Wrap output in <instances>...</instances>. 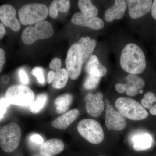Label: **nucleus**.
Here are the masks:
<instances>
[{
    "mask_svg": "<svg viewBox=\"0 0 156 156\" xmlns=\"http://www.w3.org/2000/svg\"><path fill=\"white\" fill-rule=\"evenodd\" d=\"M121 67L130 74H139L146 67L145 56L139 46L129 44L124 48L120 58Z\"/></svg>",
    "mask_w": 156,
    "mask_h": 156,
    "instance_id": "f257e3e1",
    "label": "nucleus"
},
{
    "mask_svg": "<svg viewBox=\"0 0 156 156\" xmlns=\"http://www.w3.org/2000/svg\"><path fill=\"white\" fill-rule=\"evenodd\" d=\"M115 105L124 117L133 121L144 120L148 116L147 111L140 104L130 98H119L116 101Z\"/></svg>",
    "mask_w": 156,
    "mask_h": 156,
    "instance_id": "f03ea898",
    "label": "nucleus"
},
{
    "mask_svg": "<svg viewBox=\"0 0 156 156\" xmlns=\"http://www.w3.org/2000/svg\"><path fill=\"white\" fill-rule=\"evenodd\" d=\"M48 8L43 4H27L20 9L18 14L23 25H31L44 20L48 17Z\"/></svg>",
    "mask_w": 156,
    "mask_h": 156,
    "instance_id": "7ed1b4c3",
    "label": "nucleus"
},
{
    "mask_svg": "<svg viewBox=\"0 0 156 156\" xmlns=\"http://www.w3.org/2000/svg\"><path fill=\"white\" fill-rule=\"evenodd\" d=\"M21 131L19 125L10 123L3 127L0 132V144L6 153H12L19 146Z\"/></svg>",
    "mask_w": 156,
    "mask_h": 156,
    "instance_id": "20e7f679",
    "label": "nucleus"
},
{
    "mask_svg": "<svg viewBox=\"0 0 156 156\" xmlns=\"http://www.w3.org/2000/svg\"><path fill=\"white\" fill-rule=\"evenodd\" d=\"M54 30L48 21L43 20L36 23L34 27H26L23 31L21 38L26 45H30L37 40L49 38L53 36Z\"/></svg>",
    "mask_w": 156,
    "mask_h": 156,
    "instance_id": "39448f33",
    "label": "nucleus"
},
{
    "mask_svg": "<svg viewBox=\"0 0 156 156\" xmlns=\"http://www.w3.org/2000/svg\"><path fill=\"white\" fill-rule=\"evenodd\" d=\"M77 130L81 136L94 144L100 143L104 138V133L102 127L95 120H82L78 124Z\"/></svg>",
    "mask_w": 156,
    "mask_h": 156,
    "instance_id": "423d86ee",
    "label": "nucleus"
},
{
    "mask_svg": "<svg viewBox=\"0 0 156 156\" xmlns=\"http://www.w3.org/2000/svg\"><path fill=\"white\" fill-rule=\"evenodd\" d=\"M33 91L23 85H14L9 87L5 93V98L10 104L20 106L30 105L34 100Z\"/></svg>",
    "mask_w": 156,
    "mask_h": 156,
    "instance_id": "0eeeda50",
    "label": "nucleus"
},
{
    "mask_svg": "<svg viewBox=\"0 0 156 156\" xmlns=\"http://www.w3.org/2000/svg\"><path fill=\"white\" fill-rule=\"evenodd\" d=\"M66 66L69 77L73 80L77 79L81 73L82 64L77 43L73 44L68 51Z\"/></svg>",
    "mask_w": 156,
    "mask_h": 156,
    "instance_id": "6e6552de",
    "label": "nucleus"
},
{
    "mask_svg": "<svg viewBox=\"0 0 156 156\" xmlns=\"http://www.w3.org/2000/svg\"><path fill=\"white\" fill-rule=\"evenodd\" d=\"M105 124L109 130L116 131L123 130L127 125L125 117L110 105L106 107Z\"/></svg>",
    "mask_w": 156,
    "mask_h": 156,
    "instance_id": "1a4fd4ad",
    "label": "nucleus"
},
{
    "mask_svg": "<svg viewBox=\"0 0 156 156\" xmlns=\"http://www.w3.org/2000/svg\"><path fill=\"white\" fill-rule=\"evenodd\" d=\"M16 14V10L11 5H4L0 7V20L4 25L14 32L18 31L20 28V23Z\"/></svg>",
    "mask_w": 156,
    "mask_h": 156,
    "instance_id": "9d476101",
    "label": "nucleus"
},
{
    "mask_svg": "<svg viewBox=\"0 0 156 156\" xmlns=\"http://www.w3.org/2000/svg\"><path fill=\"white\" fill-rule=\"evenodd\" d=\"M129 15L133 19H137L147 14L151 9V0H128Z\"/></svg>",
    "mask_w": 156,
    "mask_h": 156,
    "instance_id": "9b49d317",
    "label": "nucleus"
},
{
    "mask_svg": "<svg viewBox=\"0 0 156 156\" xmlns=\"http://www.w3.org/2000/svg\"><path fill=\"white\" fill-rule=\"evenodd\" d=\"M80 60L82 64L86 63L92 56L96 47V41L89 37H83L77 43Z\"/></svg>",
    "mask_w": 156,
    "mask_h": 156,
    "instance_id": "f8f14e48",
    "label": "nucleus"
},
{
    "mask_svg": "<svg viewBox=\"0 0 156 156\" xmlns=\"http://www.w3.org/2000/svg\"><path fill=\"white\" fill-rule=\"evenodd\" d=\"M72 22L75 25L87 27L96 30L103 28L104 26L103 20L99 17H86L80 12L74 14L72 18Z\"/></svg>",
    "mask_w": 156,
    "mask_h": 156,
    "instance_id": "ddd939ff",
    "label": "nucleus"
},
{
    "mask_svg": "<svg viewBox=\"0 0 156 156\" xmlns=\"http://www.w3.org/2000/svg\"><path fill=\"white\" fill-rule=\"evenodd\" d=\"M103 98V94L98 92L93 94L92 97L87 101L86 102V108L89 115L95 117L100 115L105 108Z\"/></svg>",
    "mask_w": 156,
    "mask_h": 156,
    "instance_id": "4468645a",
    "label": "nucleus"
},
{
    "mask_svg": "<svg viewBox=\"0 0 156 156\" xmlns=\"http://www.w3.org/2000/svg\"><path fill=\"white\" fill-rule=\"evenodd\" d=\"M64 148V143L61 140L52 138L42 144L40 153L44 156H54L62 152Z\"/></svg>",
    "mask_w": 156,
    "mask_h": 156,
    "instance_id": "2eb2a0df",
    "label": "nucleus"
},
{
    "mask_svg": "<svg viewBox=\"0 0 156 156\" xmlns=\"http://www.w3.org/2000/svg\"><path fill=\"white\" fill-rule=\"evenodd\" d=\"M127 6L126 1L116 0L114 4L105 11V20L108 22H111L115 19H122L125 15Z\"/></svg>",
    "mask_w": 156,
    "mask_h": 156,
    "instance_id": "dca6fc26",
    "label": "nucleus"
},
{
    "mask_svg": "<svg viewBox=\"0 0 156 156\" xmlns=\"http://www.w3.org/2000/svg\"><path fill=\"white\" fill-rule=\"evenodd\" d=\"M80 115L77 109L70 110L56 118L52 123V126L57 129L65 130L74 122Z\"/></svg>",
    "mask_w": 156,
    "mask_h": 156,
    "instance_id": "f3484780",
    "label": "nucleus"
},
{
    "mask_svg": "<svg viewBox=\"0 0 156 156\" xmlns=\"http://www.w3.org/2000/svg\"><path fill=\"white\" fill-rule=\"evenodd\" d=\"M134 150L140 151L150 148L153 143L152 136L148 133L140 132L133 135L131 138Z\"/></svg>",
    "mask_w": 156,
    "mask_h": 156,
    "instance_id": "a211bd4d",
    "label": "nucleus"
},
{
    "mask_svg": "<svg viewBox=\"0 0 156 156\" xmlns=\"http://www.w3.org/2000/svg\"><path fill=\"white\" fill-rule=\"evenodd\" d=\"M85 71L88 75L96 76L101 78L106 74L107 70L101 63L97 56L92 55L85 66Z\"/></svg>",
    "mask_w": 156,
    "mask_h": 156,
    "instance_id": "6ab92c4d",
    "label": "nucleus"
},
{
    "mask_svg": "<svg viewBox=\"0 0 156 156\" xmlns=\"http://www.w3.org/2000/svg\"><path fill=\"white\" fill-rule=\"evenodd\" d=\"M73 101V97L70 94L66 93L58 96L54 101L56 112L59 114L64 113L69 109Z\"/></svg>",
    "mask_w": 156,
    "mask_h": 156,
    "instance_id": "aec40b11",
    "label": "nucleus"
},
{
    "mask_svg": "<svg viewBox=\"0 0 156 156\" xmlns=\"http://www.w3.org/2000/svg\"><path fill=\"white\" fill-rule=\"evenodd\" d=\"M78 6L81 13L85 17H96L98 14L97 8L92 5L91 1L80 0L78 1Z\"/></svg>",
    "mask_w": 156,
    "mask_h": 156,
    "instance_id": "412c9836",
    "label": "nucleus"
},
{
    "mask_svg": "<svg viewBox=\"0 0 156 156\" xmlns=\"http://www.w3.org/2000/svg\"><path fill=\"white\" fill-rule=\"evenodd\" d=\"M56 77L53 83L54 89H61L64 88L67 84L68 80V73L66 69H61L55 72Z\"/></svg>",
    "mask_w": 156,
    "mask_h": 156,
    "instance_id": "4be33fe9",
    "label": "nucleus"
},
{
    "mask_svg": "<svg viewBox=\"0 0 156 156\" xmlns=\"http://www.w3.org/2000/svg\"><path fill=\"white\" fill-rule=\"evenodd\" d=\"M48 100V96L46 94H40L30 105V112L33 113H37L44 107Z\"/></svg>",
    "mask_w": 156,
    "mask_h": 156,
    "instance_id": "5701e85b",
    "label": "nucleus"
},
{
    "mask_svg": "<svg viewBox=\"0 0 156 156\" xmlns=\"http://www.w3.org/2000/svg\"><path fill=\"white\" fill-rule=\"evenodd\" d=\"M100 79L101 78L96 76L88 75L84 82V88L87 90H92L95 89L98 86Z\"/></svg>",
    "mask_w": 156,
    "mask_h": 156,
    "instance_id": "b1692460",
    "label": "nucleus"
},
{
    "mask_svg": "<svg viewBox=\"0 0 156 156\" xmlns=\"http://www.w3.org/2000/svg\"><path fill=\"white\" fill-rule=\"evenodd\" d=\"M127 82H130L138 90L142 89L145 85V81L144 80L136 75H128L127 76Z\"/></svg>",
    "mask_w": 156,
    "mask_h": 156,
    "instance_id": "393cba45",
    "label": "nucleus"
},
{
    "mask_svg": "<svg viewBox=\"0 0 156 156\" xmlns=\"http://www.w3.org/2000/svg\"><path fill=\"white\" fill-rule=\"evenodd\" d=\"M156 101V96L152 92H148L144 95V97L141 101V104L144 108L150 109L154 102Z\"/></svg>",
    "mask_w": 156,
    "mask_h": 156,
    "instance_id": "a878e982",
    "label": "nucleus"
},
{
    "mask_svg": "<svg viewBox=\"0 0 156 156\" xmlns=\"http://www.w3.org/2000/svg\"><path fill=\"white\" fill-rule=\"evenodd\" d=\"M56 8L58 11L65 13L69 11L70 8V2L67 0H55Z\"/></svg>",
    "mask_w": 156,
    "mask_h": 156,
    "instance_id": "bb28decb",
    "label": "nucleus"
},
{
    "mask_svg": "<svg viewBox=\"0 0 156 156\" xmlns=\"http://www.w3.org/2000/svg\"><path fill=\"white\" fill-rule=\"evenodd\" d=\"M33 75L35 76L38 82L42 85L45 83V78L44 76V70L41 67H36L34 68L31 71Z\"/></svg>",
    "mask_w": 156,
    "mask_h": 156,
    "instance_id": "cd10ccee",
    "label": "nucleus"
},
{
    "mask_svg": "<svg viewBox=\"0 0 156 156\" xmlns=\"http://www.w3.org/2000/svg\"><path fill=\"white\" fill-rule=\"evenodd\" d=\"M10 105V103L5 98H2L0 99V120L4 118Z\"/></svg>",
    "mask_w": 156,
    "mask_h": 156,
    "instance_id": "c85d7f7f",
    "label": "nucleus"
},
{
    "mask_svg": "<svg viewBox=\"0 0 156 156\" xmlns=\"http://www.w3.org/2000/svg\"><path fill=\"white\" fill-rule=\"evenodd\" d=\"M61 59L58 58H55L50 62L49 67L51 69L56 72L61 69Z\"/></svg>",
    "mask_w": 156,
    "mask_h": 156,
    "instance_id": "c756f323",
    "label": "nucleus"
},
{
    "mask_svg": "<svg viewBox=\"0 0 156 156\" xmlns=\"http://www.w3.org/2000/svg\"><path fill=\"white\" fill-rule=\"evenodd\" d=\"M18 75L20 82L23 85H27L29 83V78L26 72L23 69H20L18 71Z\"/></svg>",
    "mask_w": 156,
    "mask_h": 156,
    "instance_id": "7c9ffc66",
    "label": "nucleus"
},
{
    "mask_svg": "<svg viewBox=\"0 0 156 156\" xmlns=\"http://www.w3.org/2000/svg\"><path fill=\"white\" fill-rule=\"evenodd\" d=\"M49 13L50 17L53 18H56L58 16V11L56 8L55 2L53 1L51 4L49 10Z\"/></svg>",
    "mask_w": 156,
    "mask_h": 156,
    "instance_id": "2f4dec72",
    "label": "nucleus"
},
{
    "mask_svg": "<svg viewBox=\"0 0 156 156\" xmlns=\"http://www.w3.org/2000/svg\"><path fill=\"white\" fill-rule=\"evenodd\" d=\"M30 140L32 142L38 145H41L44 142L43 137L38 134H33L30 136Z\"/></svg>",
    "mask_w": 156,
    "mask_h": 156,
    "instance_id": "473e14b6",
    "label": "nucleus"
},
{
    "mask_svg": "<svg viewBox=\"0 0 156 156\" xmlns=\"http://www.w3.org/2000/svg\"><path fill=\"white\" fill-rule=\"evenodd\" d=\"M5 62L6 57L5 56V51L3 49L0 48V73L2 70Z\"/></svg>",
    "mask_w": 156,
    "mask_h": 156,
    "instance_id": "72a5a7b5",
    "label": "nucleus"
},
{
    "mask_svg": "<svg viewBox=\"0 0 156 156\" xmlns=\"http://www.w3.org/2000/svg\"><path fill=\"white\" fill-rule=\"evenodd\" d=\"M126 92L128 96H134L138 94L139 90L134 87H131L126 89Z\"/></svg>",
    "mask_w": 156,
    "mask_h": 156,
    "instance_id": "f704fd0d",
    "label": "nucleus"
},
{
    "mask_svg": "<svg viewBox=\"0 0 156 156\" xmlns=\"http://www.w3.org/2000/svg\"><path fill=\"white\" fill-rule=\"evenodd\" d=\"M115 88L117 92L119 93H123L126 92V89L124 86V84L118 83L116 84Z\"/></svg>",
    "mask_w": 156,
    "mask_h": 156,
    "instance_id": "c9c22d12",
    "label": "nucleus"
},
{
    "mask_svg": "<svg viewBox=\"0 0 156 156\" xmlns=\"http://www.w3.org/2000/svg\"><path fill=\"white\" fill-rule=\"evenodd\" d=\"M56 77L55 72L53 71H50L48 73V83L50 84L53 83L54 80Z\"/></svg>",
    "mask_w": 156,
    "mask_h": 156,
    "instance_id": "e433bc0d",
    "label": "nucleus"
},
{
    "mask_svg": "<svg viewBox=\"0 0 156 156\" xmlns=\"http://www.w3.org/2000/svg\"><path fill=\"white\" fill-rule=\"evenodd\" d=\"M6 33V30L5 26L2 23H0V39H2L4 37Z\"/></svg>",
    "mask_w": 156,
    "mask_h": 156,
    "instance_id": "4c0bfd02",
    "label": "nucleus"
},
{
    "mask_svg": "<svg viewBox=\"0 0 156 156\" xmlns=\"http://www.w3.org/2000/svg\"><path fill=\"white\" fill-rule=\"evenodd\" d=\"M151 14L153 17L156 20V0L154 1L151 6Z\"/></svg>",
    "mask_w": 156,
    "mask_h": 156,
    "instance_id": "58836bf2",
    "label": "nucleus"
},
{
    "mask_svg": "<svg viewBox=\"0 0 156 156\" xmlns=\"http://www.w3.org/2000/svg\"><path fill=\"white\" fill-rule=\"evenodd\" d=\"M150 112L153 115H156V102L155 104L153 105L150 109Z\"/></svg>",
    "mask_w": 156,
    "mask_h": 156,
    "instance_id": "ea45409f",
    "label": "nucleus"
},
{
    "mask_svg": "<svg viewBox=\"0 0 156 156\" xmlns=\"http://www.w3.org/2000/svg\"><path fill=\"white\" fill-rule=\"evenodd\" d=\"M105 105H107V106L110 105V101L108 99H106V100L105 101Z\"/></svg>",
    "mask_w": 156,
    "mask_h": 156,
    "instance_id": "a19ab883",
    "label": "nucleus"
},
{
    "mask_svg": "<svg viewBox=\"0 0 156 156\" xmlns=\"http://www.w3.org/2000/svg\"><path fill=\"white\" fill-rule=\"evenodd\" d=\"M143 92V91L142 89H140V90H139V92L140 94H142Z\"/></svg>",
    "mask_w": 156,
    "mask_h": 156,
    "instance_id": "79ce46f5",
    "label": "nucleus"
},
{
    "mask_svg": "<svg viewBox=\"0 0 156 156\" xmlns=\"http://www.w3.org/2000/svg\"><path fill=\"white\" fill-rule=\"evenodd\" d=\"M0 132H1V129H0Z\"/></svg>",
    "mask_w": 156,
    "mask_h": 156,
    "instance_id": "37998d69",
    "label": "nucleus"
}]
</instances>
